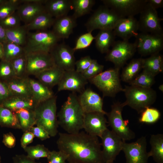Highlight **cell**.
Segmentation results:
<instances>
[{"label":"cell","instance_id":"44","mask_svg":"<svg viewBox=\"0 0 163 163\" xmlns=\"http://www.w3.org/2000/svg\"><path fill=\"white\" fill-rule=\"evenodd\" d=\"M95 38L91 32H88L81 35L77 39L73 50L75 52L89 47Z\"/></svg>","mask_w":163,"mask_h":163},{"label":"cell","instance_id":"21","mask_svg":"<svg viewBox=\"0 0 163 163\" xmlns=\"http://www.w3.org/2000/svg\"><path fill=\"white\" fill-rule=\"evenodd\" d=\"M76 19L68 15L55 18L52 30L60 39L67 38L77 25Z\"/></svg>","mask_w":163,"mask_h":163},{"label":"cell","instance_id":"27","mask_svg":"<svg viewBox=\"0 0 163 163\" xmlns=\"http://www.w3.org/2000/svg\"><path fill=\"white\" fill-rule=\"evenodd\" d=\"M116 36L113 30H100L95 37L97 48L101 53H107L115 41Z\"/></svg>","mask_w":163,"mask_h":163},{"label":"cell","instance_id":"49","mask_svg":"<svg viewBox=\"0 0 163 163\" xmlns=\"http://www.w3.org/2000/svg\"><path fill=\"white\" fill-rule=\"evenodd\" d=\"M36 137L41 140H45L50 137L47 131L42 127L33 126L29 130Z\"/></svg>","mask_w":163,"mask_h":163},{"label":"cell","instance_id":"51","mask_svg":"<svg viewBox=\"0 0 163 163\" xmlns=\"http://www.w3.org/2000/svg\"><path fill=\"white\" fill-rule=\"evenodd\" d=\"M2 142L7 148H12L15 145L16 139L12 133L9 132L3 134Z\"/></svg>","mask_w":163,"mask_h":163},{"label":"cell","instance_id":"43","mask_svg":"<svg viewBox=\"0 0 163 163\" xmlns=\"http://www.w3.org/2000/svg\"><path fill=\"white\" fill-rule=\"evenodd\" d=\"M15 77L11 62L4 60L0 61V80L6 82Z\"/></svg>","mask_w":163,"mask_h":163},{"label":"cell","instance_id":"3","mask_svg":"<svg viewBox=\"0 0 163 163\" xmlns=\"http://www.w3.org/2000/svg\"><path fill=\"white\" fill-rule=\"evenodd\" d=\"M56 99L54 95L38 104L34 109L36 125L43 127L50 137L55 136L58 133Z\"/></svg>","mask_w":163,"mask_h":163},{"label":"cell","instance_id":"52","mask_svg":"<svg viewBox=\"0 0 163 163\" xmlns=\"http://www.w3.org/2000/svg\"><path fill=\"white\" fill-rule=\"evenodd\" d=\"M34 137L33 133L29 131L24 132L20 140L21 147L24 149L32 142Z\"/></svg>","mask_w":163,"mask_h":163},{"label":"cell","instance_id":"20","mask_svg":"<svg viewBox=\"0 0 163 163\" xmlns=\"http://www.w3.org/2000/svg\"><path fill=\"white\" fill-rule=\"evenodd\" d=\"M139 30L138 21L134 17L122 18L113 30L116 36L128 40L132 37H135Z\"/></svg>","mask_w":163,"mask_h":163},{"label":"cell","instance_id":"32","mask_svg":"<svg viewBox=\"0 0 163 163\" xmlns=\"http://www.w3.org/2000/svg\"><path fill=\"white\" fill-rule=\"evenodd\" d=\"M6 40L22 47L25 45L29 31L25 26L21 25L5 30Z\"/></svg>","mask_w":163,"mask_h":163},{"label":"cell","instance_id":"10","mask_svg":"<svg viewBox=\"0 0 163 163\" xmlns=\"http://www.w3.org/2000/svg\"><path fill=\"white\" fill-rule=\"evenodd\" d=\"M104 5L122 18L134 17L140 14L147 0H103Z\"/></svg>","mask_w":163,"mask_h":163},{"label":"cell","instance_id":"53","mask_svg":"<svg viewBox=\"0 0 163 163\" xmlns=\"http://www.w3.org/2000/svg\"><path fill=\"white\" fill-rule=\"evenodd\" d=\"M12 161V163H40L36 162L24 155H15L13 157Z\"/></svg>","mask_w":163,"mask_h":163},{"label":"cell","instance_id":"23","mask_svg":"<svg viewBox=\"0 0 163 163\" xmlns=\"http://www.w3.org/2000/svg\"><path fill=\"white\" fill-rule=\"evenodd\" d=\"M28 77L19 78L15 77L5 82L12 95L33 99Z\"/></svg>","mask_w":163,"mask_h":163},{"label":"cell","instance_id":"28","mask_svg":"<svg viewBox=\"0 0 163 163\" xmlns=\"http://www.w3.org/2000/svg\"><path fill=\"white\" fill-rule=\"evenodd\" d=\"M1 105L15 112L22 108L34 109L36 104L32 98L12 95Z\"/></svg>","mask_w":163,"mask_h":163},{"label":"cell","instance_id":"60","mask_svg":"<svg viewBox=\"0 0 163 163\" xmlns=\"http://www.w3.org/2000/svg\"><path fill=\"white\" fill-rule=\"evenodd\" d=\"M110 163V162H109V163Z\"/></svg>","mask_w":163,"mask_h":163},{"label":"cell","instance_id":"39","mask_svg":"<svg viewBox=\"0 0 163 163\" xmlns=\"http://www.w3.org/2000/svg\"><path fill=\"white\" fill-rule=\"evenodd\" d=\"M24 149L27 154V156L34 160L41 158H47L51 151L42 144L27 146Z\"/></svg>","mask_w":163,"mask_h":163},{"label":"cell","instance_id":"46","mask_svg":"<svg viewBox=\"0 0 163 163\" xmlns=\"http://www.w3.org/2000/svg\"><path fill=\"white\" fill-rule=\"evenodd\" d=\"M104 68V66L98 63L96 60L92 59L90 66L82 74L86 79L89 80L102 72Z\"/></svg>","mask_w":163,"mask_h":163},{"label":"cell","instance_id":"54","mask_svg":"<svg viewBox=\"0 0 163 163\" xmlns=\"http://www.w3.org/2000/svg\"><path fill=\"white\" fill-rule=\"evenodd\" d=\"M147 2L151 7L156 10L163 6V0H147Z\"/></svg>","mask_w":163,"mask_h":163},{"label":"cell","instance_id":"15","mask_svg":"<svg viewBox=\"0 0 163 163\" xmlns=\"http://www.w3.org/2000/svg\"><path fill=\"white\" fill-rule=\"evenodd\" d=\"M27 75L35 76L40 72L55 66L50 53L30 52L26 53Z\"/></svg>","mask_w":163,"mask_h":163},{"label":"cell","instance_id":"38","mask_svg":"<svg viewBox=\"0 0 163 163\" xmlns=\"http://www.w3.org/2000/svg\"><path fill=\"white\" fill-rule=\"evenodd\" d=\"M155 77L149 72L143 70L142 72L138 75L129 84L143 88H151L155 83Z\"/></svg>","mask_w":163,"mask_h":163},{"label":"cell","instance_id":"59","mask_svg":"<svg viewBox=\"0 0 163 163\" xmlns=\"http://www.w3.org/2000/svg\"><path fill=\"white\" fill-rule=\"evenodd\" d=\"M1 162V157L0 156V162Z\"/></svg>","mask_w":163,"mask_h":163},{"label":"cell","instance_id":"33","mask_svg":"<svg viewBox=\"0 0 163 163\" xmlns=\"http://www.w3.org/2000/svg\"><path fill=\"white\" fill-rule=\"evenodd\" d=\"M144 59L139 58L132 59L123 69L121 78L123 82L129 83L142 69Z\"/></svg>","mask_w":163,"mask_h":163},{"label":"cell","instance_id":"4","mask_svg":"<svg viewBox=\"0 0 163 163\" xmlns=\"http://www.w3.org/2000/svg\"><path fill=\"white\" fill-rule=\"evenodd\" d=\"M126 100L122 103L141 113L146 108L150 107L157 97L156 91L151 88H146L130 85L126 86L124 91Z\"/></svg>","mask_w":163,"mask_h":163},{"label":"cell","instance_id":"30","mask_svg":"<svg viewBox=\"0 0 163 163\" xmlns=\"http://www.w3.org/2000/svg\"><path fill=\"white\" fill-rule=\"evenodd\" d=\"M21 129L24 132L29 131L36 124L34 109L22 108L15 112Z\"/></svg>","mask_w":163,"mask_h":163},{"label":"cell","instance_id":"57","mask_svg":"<svg viewBox=\"0 0 163 163\" xmlns=\"http://www.w3.org/2000/svg\"><path fill=\"white\" fill-rule=\"evenodd\" d=\"M7 0H0V6L3 5L7 2Z\"/></svg>","mask_w":163,"mask_h":163},{"label":"cell","instance_id":"48","mask_svg":"<svg viewBox=\"0 0 163 163\" xmlns=\"http://www.w3.org/2000/svg\"><path fill=\"white\" fill-rule=\"evenodd\" d=\"M92 60V59L89 56L82 57L75 62V70L81 74L83 73L90 66Z\"/></svg>","mask_w":163,"mask_h":163},{"label":"cell","instance_id":"37","mask_svg":"<svg viewBox=\"0 0 163 163\" xmlns=\"http://www.w3.org/2000/svg\"><path fill=\"white\" fill-rule=\"evenodd\" d=\"M3 44L5 51L4 60L10 62L26 54L23 47L7 41Z\"/></svg>","mask_w":163,"mask_h":163},{"label":"cell","instance_id":"50","mask_svg":"<svg viewBox=\"0 0 163 163\" xmlns=\"http://www.w3.org/2000/svg\"><path fill=\"white\" fill-rule=\"evenodd\" d=\"M11 96L6 83L0 80V105Z\"/></svg>","mask_w":163,"mask_h":163},{"label":"cell","instance_id":"5","mask_svg":"<svg viewBox=\"0 0 163 163\" xmlns=\"http://www.w3.org/2000/svg\"><path fill=\"white\" fill-rule=\"evenodd\" d=\"M120 70L116 67L109 69L89 80L102 93L104 96L114 97L124 91L121 84Z\"/></svg>","mask_w":163,"mask_h":163},{"label":"cell","instance_id":"19","mask_svg":"<svg viewBox=\"0 0 163 163\" xmlns=\"http://www.w3.org/2000/svg\"><path fill=\"white\" fill-rule=\"evenodd\" d=\"M80 105L85 113L97 112L107 115L103 109V100L100 95L90 88L85 89L78 97Z\"/></svg>","mask_w":163,"mask_h":163},{"label":"cell","instance_id":"56","mask_svg":"<svg viewBox=\"0 0 163 163\" xmlns=\"http://www.w3.org/2000/svg\"><path fill=\"white\" fill-rule=\"evenodd\" d=\"M4 56L5 51L3 44L0 43V61L4 59Z\"/></svg>","mask_w":163,"mask_h":163},{"label":"cell","instance_id":"25","mask_svg":"<svg viewBox=\"0 0 163 163\" xmlns=\"http://www.w3.org/2000/svg\"><path fill=\"white\" fill-rule=\"evenodd\" d=\"M44 5L46 12L55 18L67 15L72 9L69 0H46Z\"/></svg>","mask_w":163,"mask_h":163},{"label":"cell","instance_id":"22","mask_svg":"<svg viewBox=\"0 0 163 163\" xmlns=\"http://www.w3.org/2000/svg\"><path fill=\"white\" fill-rule=\"evenodd\" d=\"M21 21L27 24L40 15L46 12L44 4L38 3L21 4L17 10Z\"/></svg>","mask_w":163,"mask_h":163},{"label":"cell","instance_id":"31","mask_svg":"<svg viewBox=\"0 0 163 163\" xmlns=\"http://www.w3.org/2000/svg\"><path fill=\"white\" fill-rule=\"evenodd\" d=\"M149 143L151 149L148 152L149 157H152L156 163H163V134L151 135Z\"/></svg>","mask_w":163,"mask_h":163},{"label":"cell","instance_id":"29","mask_svg":"<svg viewBox=\"0 0 163 163\" xmlns=\"http://www.w3.org/2000/svg\"><path fill=\"white\" fill-rule=\"evenodd\" d=\"M55 20L54 18L46 12L24 25L28 31L31 30L36 31L46 30L53 26Z\"/></svg>","mask_w":163,"mask_h":163},{"label":"cell","instance_id":"11","mask_svg":"<svg viewBox=\"0 0 163 163\" xmlns=\"http://www.w3.org/2000/svg\"><path fill=\"white\" fill-rule=\"evenodd\" d=\"M138 21L139 30L141 32L157 34H163L160 24L163 19L158 17L156 9L147 2L140 13Z\"/></svg>","mask_w":163,"mask_h":163},{"label":"cell","instance_id":"47","mask_svg":"<svg viewBox=\"0 0 163 163\" xmlns=\"http://www.w3.org/2000/svg\"><path fill=\"white\" fill-rule=\"evenodd\" d=\"M47 163H67V156L63 152L59 150L51 151L47 158Z\"/></svg>","mask_w":163,"mask_h":163},{"label":"cell","instance_id":"9","mask_svg":"<svg viewBox=\"0 0 163 163\" xmlns=\"http://www.w3.org/2000/svg\"><path fill=\"white\" fill-rule=\"evenodd\" d=\"M112 46L107 53L105 59L113 63L115 67L120 69L133 56L136 51L135 43H130L128 40L115 41Z\"/></svg>","mask_w":163,"mask_h":163},{"label":"cell","instance_id":"41","mask_svg":"<svg viewBox=\"0 0 163 163\" xmlns=\"http://www.w3.org/2000/svg\"><path fill=\"white\" fill-rule=\"evenodd\" d=\"M10 62L15 77L19 78H26L28 77L26 72V54L14 59Z\"/></svg>","mask_w":163,"mask_h":163},{"label":"cell","instance_id":"55","mask_svg":"<svg viewBox=\"0 0 163 163\" xmlns=\"http://www.w3.org/2000/svg\"><path fill=\"white\" fill-rule=\"evenodd\" d=\"M6 41L5 29L0 24V43H3Z\"/></svg>","mask_w":163,"mask_h":163},{"label":"cell","instance_id":"7","mask_svg":"<svg viewBox=\"0 0 163 163\" xmlns=\"http://www.w3.org/2000/svg\"><path fill=\"white\" fill-rule=\"evenodd\" d=\"M123 18L113 10L105 5L99 7L86 23L88 32L96 29L113 30L116 25Z\"/></svg>","mask_w":163,"mask_h":163},{"label":"cell","instance_id":"42","mask_svg":"<svg viewBox=\"0 0 163 163\" xmlns=\"http://www.w3.org/2000/svg\"><path fill=\"white\" fill-rule=\"evenodd\" d=\"M21 4V0H7L0 6V20L16 12Z\"/></svg>","mask_w":163,"mask_h":163},{"label":"cell","instance_id":"26","mask_svg":"<svg viewBox=\"0 0 163 163\" xmlns=\"http://www.w3.org/2000/svg\"><path fill=\"white\" fill-rule=\"evenodd\" d=\"M64 72V71L55 66L40 72L35 76L38 80L51 88L58 85Z\"/></svg>","mask_w":163,"mask_h":163},{"label":"cell","instance_id":"40","mask_svg":"<svg viewBox=\"0 0 163 163\" xmlns=\"http://www.w3.org/2000/svg\"><path fill=\"white\" fill-rule=\"evenodd\" d=\"M141 113L139 121L141 123L149 124L156 123L160 119L161 116L158 110L150 107L146 108Z\"/></svg>","mask_w":163,"mask_h":163},{"label":"cell","instance_id":"34","mask_svg":"<svg viewBox=\"0 0 163 163\" xmlns=\"http://www.w3.org/2000/svg\"><path fill=\"white\" fill-rule=\"evenodd\" d=\"M142 69L154 76L162 72L163 70L162 56L159 53H158L152 55L148 58L144 59Z\"/></svg>","mask_w":163,"mask_h":163},{"label":"cell","instance_id":"17","mask_svg":"<svg viewBox=\"0 0 163 163\" xmlns=\"http://www.w3.org/2000/svg\"><path fill=\"white\" fill-rule=\"evenodd\" d=\"M87 80L82 74L75 70L64 71L62 78L58 85L59 91L68 90L73 93H82L85 89Z\"/></svg>","mask_w":163,"mask_h":163},{"label":"cell","instance_id":"18","mask_svg":"<svg viewBox=\"0 0 163 163\" xmlns=\"http://www.w3.org/2000/svg\"><path fill=\"white\" fill-rule=\"evenodd\" d=\"M105 114L97 112L85 113L83 129L88 134L100 137L108 128Z\"/></svg>","mask_w":163,"mask_h":163},{"label":"cell","instance_id":"12","mask_svg":"<svg viewBox=\"0 0 163 163\" xmlns=\"http://www.w3.org/2000/svg\"><path fill=\"white\" fill-rule=\"evenodd\" d=\"M135 37L136 50L142 56H151L163 49V34L141 32Z\"/></svg>","mask_w":163,"mask_h":163},{"label":"cell","instance_id":"1","mask_svg":"<svg viewBox=\"0 0 163 163\" xmlns=\"http://www.w3.org/2000/svg\"><path fill=\"white\" fill-rule=\"evenodd\" d=\"M59 135L57 147L66 155L68 163H105L98 137L83 131Z\"/></svg>","mask_w":163,"mask_h":163},{"label":"cell","instance_id":"62","mask_svg":"<svg viewBox=\"0 0 163 163\" xmlns=\"http://www.w3.org/2000/svg\"></svg>","mask_w":163,"mask_h":163},{"label":"cell","instance_id":"14","mask_svg":"<svg viewBox=\"0 0 163 163\" xmlns=\"http://www.w3.org/2000/svg\"><path fill=\"white\" fill-rule=\"evenodd\" d=\"M146 139L144 136L131 143L124 141L122 151L124 153L126 163H147L149 157Z\"/></svg>","mask_w":163,"mask_h":163},{"label":"cell","instance_id":"45","mask_svg":"<svg viewBox=\"0 0 163 163\" xmlns=\"http://www.w3.org/2000/svg\"><path fill=\"white\" fill-rule=\"evenodd\" d=\"M21 18L17 11L4 19L0 20V24L6 29H12L20 25Z\"/></svg>","mask_w":163,"mask_h":163},{"label":"cell","instance_id":"58","mask_svg":"<svg viewBox=\"0 0 163 163\" xmlns=\"http://www.w3.org/2000/svg\"><path fill=\"white\" fill-rule=\"evenodd\" d=\"M159 89L161 90V91L163 92V85H161L159 87Z\"/></svg>","mask_w":163,"mask_h":163},{"label":"cell","instance_id":"35","mask_svg":"<svg viewBox=\"0 0 163 163\" xmlns=\"http://www.w3.org/2000/svg\"><path fill=\"white\" fill-rule=\"evenodd\" d=\"M0 126L20 129L15 112L1 105H0Z\"/></svg>","mask_w":163,"mask_h":163},{"label":"cell","instance_id":"16","mask_svg":"<svg viewBox=\"0 0 163 163\" xmlns=\"http://www.w3.org/2000/svg\"><path fill=\"white\" fill-rule=\"evenodd\" d=\"M74 51L64 43L57 44L50 53L55 65L64 71L75 70Z\"/></svg>","mask_w":163,"mask_h":163},{"label":"cell","instance_id":"36","mask_svg":"<svg viewBox=\"0 0 163 163\" xmlns=\"http://www.w3.org/2000/svg\"><path fill=\"white\" fill-rule=\"evenodd\" d=\"M72 9L74 13L72 16L75 19L88 13L95 3L94 0H71Z\"/></svg>","mask_w":163,"mask_h":163},{"label":"cell","instance_id":"24","mask_svg":"<svg viewBox=\"0 0 163 163\" xmlns=\"http://www.w3.org/2000/svg\"><path fill=\"white\" fill-rule=\"evenodd\" d=\"M33 100L36 105L54 96L50 88L47 87L38 80L28 78Z\"/></svg>","mask_w":163,"mask_h":163},{"label":"cell","instance_id":"8","mask_svg":"<svg viewBox=\"0 0 163 163\" xmlns=\"http://www.w3.org/2000/svg\"><path fill=\"white\" fill-rule=\"evenodd\" d=\"M123 106L122 103H114L110 111L107 113V123L112 130L118 135L123 141H129L135 138V134L129 127L128 120H124L122 111Z\"/></svg>","mask_w":163,"mask_h":163},{"label":"cell","instance_id":"2","mask_svg":"<svg viewBox=\"0 0 163 163\" xmlns=\"http://www.w3.org/2000/svg\"><path fill=\"white\" fill-rule=\"evenodd\" d=\"M84 114L78 97L70 94L57 114L58 125L66 133H78L83 129Z\"/></svg>","mask_w":163,"mask_h":163},{"label":"cell","instance_id":"61","mask_svg":"<svg viewBox=\"0 0 163 163\" xmlns=\"http://www.w3.org/2000/svg\"><path fill=\"white\" fill-rule=\"evenodd\" d=\"M0 163H2L1 162H0Z\"/></svg>","mask_w":163,"mask_h":163},{"label":"cell","instance_id":"6","mask_svg":"<svg viewBox=\"0 0 163 163\" xmlns=\"http://www.w3.org/2000/svg\"><path fill=\"white\" fill-rule=\"evenodd\" d=\"M60 39L52 30L28 32L26 43L23 47L26 53L35 52L50 53Z\"/></svg>","mask_w":163,"mask_h":163},{"label":"cell","instance_id":"13","mask_svg":"<svg viewBox=\"0 0 163 163\" xmlns=\"http://www.w3.org/2000/svg\"><path fill=\"white\" fill-rule=\"evenodd\" d=\"M100 138L102 147V152L105 163H113L122 151L124 141L113 131L108 128Z\"/></svg>","mask_w":163,"mask_h":163}]
</instances>
